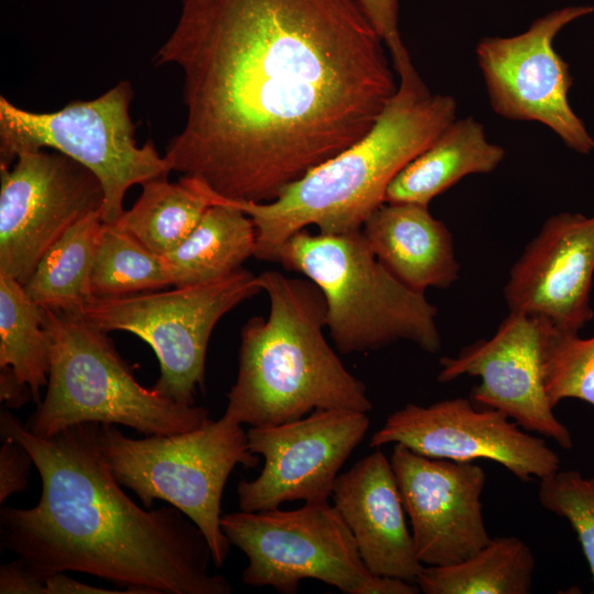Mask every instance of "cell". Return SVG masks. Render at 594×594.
<instances>
[{"label":"cell","instance_id":"1","mask_svg":"<svg viewBox=\"0 0 594 594\" xmlns=\"http://www.w3.org/2000/svg\"><path fill=\"white\" fill-rule=\"evenodd\" d=\"M356 0H182L156 66L184 75L173 172L268 202L373 128L398 82Z\"/></svg>","mask_w":594,"mask_h":594},{"label":"cell","instance_id":"2","mask_svg":"<svg viewBox=\"0 0 594 594\" xmlns=\"http://www.w3.org/2000/svg\"><path fill=\"white\" fill-rule=\"evenodd\" d=\"M100 424L48 437L34 435L8 410L1 437L30 452L41 482L31 508L2 507V546L41 572H82L142 594H230L209 572V543L176 507L142 508L120 487L98 444Z\"/></svg>","mask_w":594,"mask_h":594},{"label":"cell","instance_id":"3","mask_svg":"<svg viewBox=\"0 0 594 594\" xmlns=\"http://www.w3.org/2000/svg\"><path fill=\"white\" fill-rule=\"evenodd\" d=\"M395 72L397 91L369 133L287 186L274 200L234 201L207 194L252 219L256 258L276 262L283 244L309 226L327 234L360 231L385 202L396 175L457 118L454 98L432 94L411 58Z\"/></svg>","mask_w":594,"mask_h":594},{"label":"cell","instance_id":"4","mask_svg":"<svg viewBox=\"0 0 594 594\" xmlns=\"http://www.w3.org/2000/svg\"><path fill=\"white\" fill-rule=\"evenodd\" d=\"M270 299L265 319L241 330L239 372L223 418L251 427L300 419L318 409L369 413L365 384L352 375L328 343L327 305L310 279L277 271L258 275Z\"/></svg>","mask_w":594,"mask_h":594},{"label":"cell","instance_id":"5","mask_svg":"<svg viewBox=\"0 0 594 594\" xmlns=\"http://www.w3.org/2000/svg\"><path fill=\"white\" fill-rule=\"evenodd\" d=\"M276 262L321 290L327 328L342 354L375 351L399 340L428 353L440 351L437 308L425 293L385 268L362 230L314 234L304 229L283 244Z\"/></svg>","mask_w":594,"mask_h":594},{"label":"cell","instance_id":"6","mask_svg":"<svg viewBox=\"0 0 594 594\" xmlns=\"http://www.w3.org/2000/svg\"><path fill=\"white\" fill-rule=\"evenodd\" d=\"M43 311L51 365L46 394L25 424L34 435L48 438L84 422L175 435L209 420L206 408L143 387L107 332L63 311Z\"/></svg>","mask_w":594,"mask_h":594},{"label":"cell","instance_id":"7","mask_svg":"<svg viewBox=\"0 0 594 594\" xmlns=\"http://www.w3.org/2000/svg\"><path fill=\"white\" fill-rule=\"evenodd\" d=\"M98 444L120 485L145 508L161 499L183 512L204 532L212 562L224 563L231 542L221 528L223 488L238 464H258L242 425L221 417L191 431L133 439L113 424H101Z\"/></svg>","mask_w":594,"mask_h":594},{"label":"cell","instance_id":"8","mask_svg":"<svg viewBox=\"0 0 594 594\" xmlns=\"http://www.w3.org/2000/svg\"><path fill=\"white\" fill-rule=\"evenodd\" d=\"M132 97L130 82L120 81L95 99L74 100L57 111L33 112L1 96L0 167H10L28 151L62 153L96 175L105 194L102 222H117L132 186L173 172L152 143L136 144L130 116Z\"/></svg>","mask_w":594,"mask_h":594},{"label":"cell","instance_id":"9","mask_svg":"<svg viewBox=\"0 0 594 594\" xmlns=\"http://www.w3.org/2000/svg\"><path fill=\"white\" fill-rule=\"evenodd\" d=\"M231 544L248 557L243 583L295 594L314 579L345 594H418L416 583L373 574L356 542L329 502H309L293 510L234 512L221 517Z\"/></svg>","mask_w":594,"mask_h":594},{"label":"cell","instance_id":"10","mask_svg":"<svg viewBox=\"0 0 594 594\" xmlns=\"http://www.w3.org/2000/svg\"><path fill=\"white\" fill-rule=\"evenodd\" d=\"M261 292L258 276L240 268L207 284L90 297L68 315L107 333L120 330L141 338L160 363V377L152 388L165 398L193 406L197 387L205 385L206 354L213 328L227 312Z\"/></svg>","mask_w":594,"mask_h":594},{"label":"cell","instance_id":"11","mask_svg":"<svg viewBox=\"0 0 594 594\" xmlns=\"http://www.w3.org/2000/svg\"><path fill=\"white\" fill-rule=\"evenodd\" d=\"M592 13L591 4L564 7L517 35L481 38L475 50L495 113L507 120L539 122L582 155L594 151V138L570 106L573 77L553 42L564 26Z\"/></svg>","mask_w":594,"mask_h":594},{"label":"cell","instance_id":"12","mask_svg":"<svg viewBox=\"0 0 594 594\" xmlns=\"http://www.w3.org/2000/svg\"><path fill=\"white\" fill-rule=\"evenodd\" d=\"M96 175L70 157L45 150L0 167V273L23 286L72 227L103 207Z\"/></svg>","mask_w":594,"mask_h":594},{"label":"cell","instance_id":"13","mask_svg":"<svg viewBox=\"0 0 594 594\" xmlns=\"http://www.w3.org/2000/svg\"><path fill=\"white\" fill-rule=\"evenodd\" d=\"M369 427L366 413L348 409H318L297 420L251 427L250 450L264 458V466L256 479L239 482L240 509L329 501L340 469Z\"/></svg>","mask_w":594,"mask_h":594},{"label":"cell","instance_id":"14","mask_svg":"<svg viewBox=\"0 0 594 594\" xmlns=\"http://www.w3.org/2000/svg\"><path fill=\"white\" fill-rule=\"evenodd\" d=\"M402 444L415 453L458 462L494 461L529 482L560 470L559 454L544 439L506 414L455 397L429 406L407 404L392 413L371 438V448Z\"/></svg>","mask_w":594,"mask_h":594},{"label":"cell","instance_id":"15","mask_svg":"<svg viewBox=\"0 0 594 594\" xmlns=\"http://www.w3.org/2000/svg\"><path fill=\"white\" fill-rule=\"evenodd\" d=\"M550 322L509 311L490 339L464 346L457 356H442L438 381L476 376L470 399L480 408L506 414L529 432L554 440L570 450L573 439L550 405L543 382V346Z\"/></svg>","mask_w":594,"mask_h":594},{"label":"cell","instance_id":"16","mask_svg":"<svg viewBox=\"0 0 594 594\" xmlns=\"http://www.w3.org/2000/svg\"><path fill=\"white\" fill-rule=\"evenodd\" d=\"M389 460L424 565L461 562L490 542L480 465L424 457L398 443Z\"/></svg>","mask_w":594,"mask_h":594},{"label":"cell","instance_id":"17","mask_svg":"<svg viewBox=\"0 0 594 594\" xmlns=\"http://www.w3.org/2000/svg\"><path fill=\"white\" fill-rule=\"evenodd\" d=\"M594 215L548 218L512 266L504 297L509 311L579 332L594 317Z\"/></svg>","mask_w":594,"mask_h":594},{"label":"cell","instance_id":"18","mask_svg":"<svg viewBox=\"0 0 594 594\" xmlns=\"http://www.w3.org/2000/svg\"><path fill=\"white\" fill-rule=\"evenodd\" d=\"M331 497L366 568L375 575L416 583L417 557L391 460L380 450L340 474Z\"/></svg>","mask_w":594,"mask_h":594},{"label":"cell","instance_id":"19","mask_svg":"<svg viewBox=\"0 0 594 594\" xmlns=\"http://www.w3.org/2000/svg\"><path fill=\"white\" fill-rule=\"evenodd\" d=\"M361 230L377 260L407 287L425 293L458 280L452 234L428 206L384 202Z\"/></svg>","mask_w":594,"mask_h":594},{"label":"cell","instance_id":"20","mask_svg":"<svg viewBox=\"0 0 594 594\" xmlns=\"http://www.w3.org/2000/svg\"><path fill=\"white\" fill-rule=\"evenodd\" d=\"M504 157V147L488 141L481 122L472 117L455 118L396 175L386 190L385 202L429 206L462 178L492 173Z\"/></svg>","mask_w":594,"mask_h":594},{"label":"cell","instance_id":"21","mask_svg":"<svg viewBox=\"0 0 594 594\" xmlns=\"http://www.w3.org/2000/svg\"><path fill=\"white\" fill-rule=\"evenodd\" d=\"M187 238L162 255L172 287L211 283L242 268L254 256L255 228L239 208L217 199Z\"/></svg>","mask_w":594,"mask_h":594},{"label":"cell","instance_id":"22","mask_svg":"<svg viewBox=\"0 0 594 594\" xmlns=\"http://www.w3.org/2000/svg\"><path fill=\"white\" fill-rule=\"evenodd\" d=\"M535 566L521 539L495 537L461 562L425 565L416 584L425 594H529Z\"/></svg>","mask_w":594,"mask_h":594},{"label":"cell","instance_id":"23","mask_svg":"<svg viewBox=\"0 0 594 594\" xmlns=\"http://www.w3.org/2000/svg\"><path fill=\"white\" fill-rule=\"evenodd\" d=\"M102 224L101 213L94 212L51 246L23 286L31 300L74 314L92 297L90 274Z\"/></svg>","mask_w":594,"mask_h":594},{"label":"cell","instance_id":"24","mask_svg":"<svg viewBox=\"0 0 594 594\" xmlns=\"http://www.w3.org/2000/svg\"><path fill=\"white\" fill-rule=\"evenodd\" d=\"M135 204L114 222L147 250L164 255L179 245L210 206L205 195L186 177L145 182Z\"/></svg>","mask_w":594,"mask_h":594},{"label":"cell","instance_id":"25","mask_svg":"<svg viewBox=\"0 0 594 594\" xmlns=\"http://www.w3.org/2000/svg\"><path fill=\"white\" fill-rule=\"evenodd\" d=\"M50 365L43 308L31 300L22 284L0 273V369L10 370L28 386L38 405Z\"/></svg>","mask_w":594,"mask_h":594},{"label":"cell","instance_id":"26","mask_svg":"<svg viewBox=\"0 0 594 594\" xmlns=\"http://www.w3.org/2000/svg\"><path fill=\"white\" fill-rule=\"evenodd\" d=\"M172 286L162 255L116 223H103L90 274L92 297H119Z\"/></svg>","mask_w":594,"mask_h":594},{"label":"cell","instance_id":"27","mask_svg":"<svg viewBox=\"0 0 594 594\" xmlns=\"http://www.w3.org/2000/svg\"><path fill=\"white\" fill-rule=\"evenodd\" d=\"M542 370L546 395L553 408L566 398L594 406V337L584 339L550 323Z\"/></svg>","mask_w":594,"mask_h":594},{"label":"cell","instance_id":"28","mask_svg":"<svg viewBox=\"0 0 594 594\" xmlns=\"http://www.w3.org/2000/svg\"><path fill=\"white\" fill-rule=\"evenodd\" d=\"M538 497L543 508L565 518L575 531L590 566L594 594V475L559 470L540 479Z\"/></svg>","mask_w":594,"mask_h":594},{"label":"cell","instance_id":"29","mask_svg":"<svg viewBox=\"0 0 594 594\" xmlns=\"http://www.w3.org/2000/svg\"><path fill=\"white\" fill-rule=\"evenodd\" d=\"M356 2L385 43L392 63L409 56L398 28V0H356Z\"/></svg>","mask_w":594,"mask_h":594},{"label":"cell","instance_id":"30","mask_svg":"<svg viewBox=\"0 0 594 594\" xmlns=\"http://www.w3.org/2000/svg\"><path fill=\"white\" fill-rule=\"evenodd\" d=\"M0 448V504L28 486L31 465H34L30 452L15 439L1 437Z\"/></svg>","mask_w":594,"mask_h":594},{"label":"cell","instance_id":"31","mask_svg":"<svg viewBox=\"0 0 594 594\" xmlns=\"http://www.w3.org/2000/svg\"><path fill=\"white\" fill-rule=\"evenodd\" d=\"M50 574L35 569L19 558L0 568L1 594H45V584Z\"/></svg>","mask_w":594,"mask_h":594},{"label":"cell","instance_id":"32","mask_svg":"<svg viewBox=\"0 0 594 594\" xmlns=\"http://www.w3.org/2000/svg\"><path fill=\"white\" fill-rule=\"evenodd\" d=\"M141 594L138 590H109L95 585H89L77 581L65 572L52 573L47 576L45 594Z\"/></svg>","mask_w":594,"mask_h":594},{"label":"cell","instance_id":"33","mask_svg":"<svg viewBox=\"0 0 594 594\" xmlns=\"http://www.w3.org/2000/svg\"><path fill=\"white\" fill-rule=\"evenodd\" d=\"M0 399L10 408H20L32 400V394L10 370L0 369Z\"/></svg>","mask_w":594,"mask_h":594}]
</instances>
